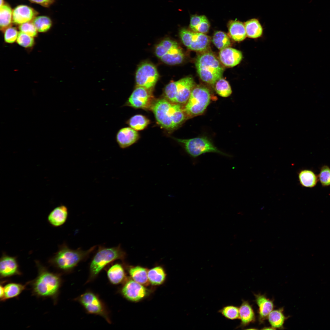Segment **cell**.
I'll list each match as a JSON object with an SVG mask.
<instances>
[{"label":"cell","mask_w":330,"mask_h":330,"mask_svg":"<svg viewBox=\"0 0 330 330\" xmlns=\"http://www.w3.org/2000/svg\"><path fill=\"white\" fill-rule=\"evenodd\" d=\"M3 2H4L3 0H0V7H1L3 5Z\"/></svg>","instance_id":"ee69618b"},{"label":"cell","mask_w":330,"mask_h":330,"mask_svg":"<svg viewBox=\"0 0 330 330\" xmlns=\"http://www.w3.org/2000/svg\"><path fill=\"white\" fill-rule=\"evenodd\" d=\"M139 134L137 131L130 127L120 129L116 135L117 142L119 147L123 149L133 145L139 140Z\"/></svg>","instance_id":"2e32d148"},{"label":"cell","mask_w":330,"mask_h":330,"mask_svg":"<svg viewBox=\"0 0 330 330\" xmlns=\"http://www.w3.org/2000/svg\"><path fill=\"white\" fill-rule=\"evenodd\" d=\"M159 77L156 67L148 62H144L138 67L135 74V81L137 86L152 90Z\"/></svg>","instance_id":"8fae6325"},{"label":"cell","mask_w":330,"mask_h":330,"mask_svg":"<svg viewBox=\"0 0 330 330\" xmlns=\"http://www.w3.org/2000/svg\"><path fill=\"white\" fill-rule=\"evenodd\" d=\"M174 139L182 145L186 153L193 159L207 153H214L231 157L229 155L219 149L206 137H196L188 139L175 138Z\"/></svg>","instance_id":"52a82bcc"},{"label":"cell","mask_w":330,"mask_h":330,"mask_svg":"<svg viewBox=\"0 0 330 330\" xmlns=\"http://www.w3.org/2000/svg\"><path fill=\"white\" fill-rule=\"evenodd\" d=\"M107 276L110 281L114 284H118L125 278V273L122 266L120 264L113 265L107 271Z\"/></svg>","instance_id":"83f0119b"},{"label":"cell","mask_w":330,"mask_h":330,"mask_svg":"<svg viewBox=\"0 0 330 330\" xmlns=\"http://www.w3.org/2000/svg\"><path fill=\"white\" fill-rule=\"evenodd\" d=\"M148 276L150 283L153 285H159L165 281L166 274L162 267L157 266L148 270Z\"/></svg>","instance_id":"f1b7e54d"},{"label":"cell","mask_w":330,"mask_h":330,"mask_svg":"<svg viewBox=\"0 0 330 330\" xmlns=\"http://www.w3.org/2000/svg\"><path fill=\"white\" fill-rule=\"evenodd\" d=\"M218 312L228 320H235L239 319V308L234 305L225 306L218 310Z\"/></svg>","instance_id":"e575fe53"},{"label":"cell","mask_w":330,"mask_h":330,"mask_svg":"<svg viewBox=\"0 0 330 330\" xmlns=\"http://www.w3.org/2000/svg\"><path fill=\"white\" fill-rule=\"evenodd\" d=\"M216 93L223 97H227L231 94L232 90L229 82L224 79L221 78L214 84Z\"/></svg>","instance_id":"836d02e7"},{"label":"cell","mask_w":330,"mask_h":330,"mask_svg":"<svg viewBox=\"0 0 330 330\" xmlns=\"http://www.w3.org/2000/svg\"><path fill=\"white\" fill-rule=\"evenodd\" d=\"M26 286L19 283H11L4 287V295L2 301L18 296L25 288Z\"/></svg>","instance_id":"f546056e"},{"label":"cell","mask_w":330,"mask_h":330,"mask_svg":"<svg viewBox=\"0 0 330 330\" xmlns=\"http://www.w3.org/2000/svg\"><path fill=\"white\" fill-rule=\"evenodd\" d=\"M155 53L162 61L169 65L182 63L184 57L183 52L178 43L169 38L163 40L156 45Z\"/></svg>","instance_id":"9c48e42d"},{"label":"cell","mask_w":330,"mask_h":330,"mask_svg":"<svg viewBox=\"0 0 330 330\" xmlns=\"http://www.w3.org/2000/svg\"><path fill=\"white\" fill-rule=\"evenodd\" d=\"M96 247L94 246L86 251L80 249L73 250L64 244L59 247L58 251L49 259L48 262L59 270L69 271L81 261L87 258Z\"/></svg>","instance_id":"3957f363"},{"label":"cell","mask_w":330,"mask_h":330,"mask_svg":"<svg viewBox=\"0 0 330 330\" xmlns=\"http://www.w3.org/2000/svg\"><path fill=\"white\" fill-rule=\"evenodd\" d=\"M19 29L21 32L32 37L37 34V30L33 23L27 22L20 24Z\"/></svg>","instance_id":"f35d334b"},{"label":"cell","mask_w":330,"mask_h":330,"mask_svg":"<svg viewBox=\"0 0 330 330\" xmlns=\"http://www.w3.org/2000/svg\"><path fill=\"white\" fill-rule=\"evenodd\" d=\"M17 42L20 45L28 48L33 45L34 40L33 37L20 31L18 33Z\"/></svg>","instance_id":"74e56055"},{"label":"cell","mask_w":330,"mask_h":330,"mask_svg":"<svg viewBox=\"0 0 330 330\" xmlns=\"http://www.w3.org/2000/svg\"><path fill=\"white\" fill-rule=\"evenodd\" d=\"M78 300L89 313L100 315L110 323L108 313L105 306L95 294L87 292L79 296Z\"/></svg>","instance_id":"7c38bea8"},{"label":"cell","mask_w":330,"mask_h":330,"mask_svg":"<svg viewBox=\"0 0 330 330\" xmlns=\"http://www.w3.org/2000/svg\"><path fill=\"white\" fill-rule=\"evenodd\" d=\"M283 311V308L273 310L268 316L269 323L275 329H284V324L288 317L285 316Z\"/></svg>","instance_id":"484cf974"},{"label":"cell","mask_w":330,"mask_h":330,"mask_svg":"<svg viewBox=\"0 0 330 330\" xmlns=\"http://www.w3.org/2000/svg\"><path fill=\"white\" fill-rule=\"evenodd\" d=\"M179 35L183 43L190 50L205 52L209 46L210 38L205 34L182 28L179 31Z\"/></svg>","instance_id":"30bf717a"},{"label":"cell","mask_w":330,"mask_h":330,"mask_svg":"<svg viewBox=\"0 0 330 330\" xmlns=\"http://www.w3.org/2000/svg\"><path fill=\"white\" fill-rule=\"evenodd\" d=\"M144 286L133 279L130 280L123 287L122 293L129 300L139 301L145 297L148 294L147 290Z\"/></svg>","instance_id":"5bb4252c"},{"label":"cell","mask_w":330,"mask_h":330,"mask_svg":"<svg viewBox=\"0 0 330 330\" xmlns=\"http://www.w3.org/2000/svg\"><path fill=\"white\" fill-rule=\"evenodd\" d=\"M210 27L209 22L204 15H192L190 18L189 28L192 31L203 34L208 32Z\"/></svg>","instance_id":"603a6c76"},{"label":"cell","mask_w":330,"mask_h":330,"mask_svg":"<svg viewBox=\"0 0 330 330\" xmlns=\"http://www.w3.org/2000/svg\"><path fill=\"white\" fill-rule=\"evenodd\" d=\"M37 13L32 8L25 5H20L13 11L12 19L16 24H21L33 19Z\"/></svg>","instance_id":"d6986e66"},{"label":"cell","mask_w":330,"mask_h":330,"mask_svg":"<svg viewBox=\"0 0 330 330\" xmlns=\"http://www.w3.org/2000/svg\"><path fill=\"white\" fill-rule=\"evenodd\" d=\"M181 105L164 98L155 100L150 109L161 127L167 130L172 131L188 119Z\"/></svg>","instance_id":"6da1fadb"},{"label":"cell","mask_w":330,"mask_h":330,"mask_svg":"<svg viewBox=\"0 0 330 330\" xmlns=\"http://www.w3.org/2000/svg\"><path fill=\"white\" fill-rule=\"evenodd\" d=\"M247 36L251 38L260 37L262 33V28L258 20L255 18L250 19L244 23Z\"/></svg>","instance_id":"4316f807"},{"label":"cell","mask_w":330,"mask_h":330,"mask_svg":"<svg viewBox=\"0 0 330 330\" xmlns=\"http://www.w3.org/2000/svg\"><path fill=\"white\" fill-rule=\"evenodd\" d=\"M229 35L234 41H243L247 37L244 24L237 20H231L228 24Z\"/></svg>","instance_id":"7402d4cb"},{"label":"cell","mask_w":330,"mask_h":330,"mask_svg":"<svg viewBox=\"0 0 330 330\" xmlns=\"http://www.w3.org/2000/svg\"><path fill=\"white\" fill-rule=\"evenodd\" d=\"M154 101L152 90L137 86L125 105L136 108L150 109Z\"/></svg>","instance_id":"4fadbf2b"},{"label":"cell","mask_w":330,"mask_h":330,"mask_svg":"<svg viewBox=\"0 0 330 330\" xmlns=\"http://www.w3.org/2000/svg\"><path fill=\"white\" fill-rule=\"evenodd\" d=\"M128 271L132 279L144 286L149 285L150 283L148 276V270L141 266L130 267Z\"/></svg>","instance_id":"cb8c5ba5"},{"label":"cell","mask_w":330,"mask_h":330,"mask_svg":"<svg viewBox=\"0 0 330 330\" xmlns=\"http://www.w3.org/2000/svg\"><path fill=\"white\" fill-rule=\"evenodd\" d=\"M129 126L137 130H141L146 128L150 123L149 120L145 116L137 114L133 116L126 122Z\"/></svg>","instance_id":"4dcf8cb0"},{"label":"cell","mask_w":330,"mask_h":330,"mask_svg":"<svg viewBox=\"0 0 330 330\" xmlns=\"http://www.w3.org/2000/svg\"><path fill=\"white\" fill-rule=\"evenodd\" d=\"M38 270L36 278L31 283L33 294L39 297H50L56 301L61 284L59 275L49 271L36 261Z\"/></svg>","instance_id":"7a4b0ae2"},{"label":"cell","mask_w":330,"mask_h":330,"mask_svg":"<svg viewBox=\"0 0 330 330\" xmlns=\"http://www.w3.org/2000/svg\"><path fill=\"white\" fill-rule=\"evenodd\" d=\"M33 2H35L43 5L47 6L50 3L52 0H30Z\"/></svg>","instance_id":"60d3db41"},{"label":"cell","mask_w":330,"mask_h":330,"mask_svg":"<svg viewBox=\"0 0 330 330\" xmlns=\"http://www.w3.org/2000/svg\"><path fill=\"white\" fill-rule=\"evenodd\" d=\"M262 329H266H266H272V330L275 329V328H273L272 327H264V328H263Z\"/></svg>","instance_id":"7bdbcfd3"},{"label":"cell","mask_w":330,"mask_h":330,"mask_svg":"<svg viewBox=\"0 0 330 330\" xmlns=\"http://www.w3.org/2000/svg\"><path fill=\"white\" fill-rule=\"evenodd\" d=\"M255 301L258 308V319L260 323L264 322L274 308L273 301L266 297L265 295L254 294Z\"/></svg>","instance_id":"ac0fdd59"},{"label":"cell","mask_w":330,"mask_h":330,"mask_svg":"<svg viewBox=\"0 0 330 330\" xmlns=\"http://www.w3.org/2000/svg\"><path fill=\"white\" fill-rule=\"evenodd\" d=\"M242 57L241 51L229 47L221 50L219 53L221 62L228 67H233L238 64L242 60Z\"/></svg>","instance_id":"e0dca14e"},{"label":"cell","mask_w":330,"mask_h":330,"mask_svg":"<svg viewBox=\"0 0 330 330\" xmlns=\"http://www.w3.org/2000/svg\"><path fill=\"white\" fill-rule=\"evenodd\" d=\"M18 35L17 31L15 28L10 27L7 28L4 34L5 40L7 43H13L17 39Z\"/></svg>","instance_id":"ab89813d"},{"label":"cell","mask_w":330,"mask_h":330,"mask_svg":"<svg viewBox=\"0 0 330 330\" xmlns=\"http://www.w3.org/2000/svg\"><path fill=\"white\" fill-rule=\"evenodd\" d=\"M0 274L1 278L21 274L16 257L3 253L0 260Z\"/></svg>","instance_id":"9a60e30c"},{"label":"cell","mask_w":330,"mask_h":330,"mask_svg":"<svg viewBox=\"0 0 330 330\" xmlns=\"http://www.w3.org/2000/svg\"><path fill=\"white\" fill-rule=\"evenodd\" d=\"M195 86L193 79L189 76L183 78L178 81L171 82L164 88V98L174 103L185 105Z\"/></svg>","instance_id":"8992f818"},{"label":"cell","mask_w":330,"mask_h":330,"mask_svg":"<svg viewBox=\"0 0 330 330\" xmlns=\"http://www.w3.org/2000/svg\"><path fill=\"white\" fill-rule=\"evenodd\" d=\"M33 23L37 31L40 32L47 31L51 25L50 19L45 16H38L35 18Z\"/></svg>","instance_id":"d590c367"},{"label":"cell","mask_w":330,"mask_h":330,"mask_svg":"<svg viewBox=\"0 0 330 330\" xmlns=\"http://www.w3.org/2000/svg\"><path fill=\"white\" fill-rule=\"evenodd\" d=\"M211 96L210 90L207 87L195 86L184 107L188 119L203 114L210 102Z\"/></svg>","instance_id":"ba28073f"},{"label":"cell","mask_w":330,"mask_h":330,"mask_svg":"<svg viewBox=\"0 0 330 330\" xmlns=\"http://www.w3.org/2000/svg\"><path fill=\"white\" fill-rule=\"evenodd\" d=\"M239 315L240 323L238 328H244L255 320V316L252 306L248 301L242 300L239 308Z\"/></svg>","instance_id":"ffe728a7"},{"label":"cell","mask_w":330,"mask_h":330,"mask_svg":"<svg viewBox=\"0 0 330 330\" xmlns=\"http://www.w3.org/2000/svg\"><path fill=\"white\" fill-rule=\"evenodd\" d=\"M126 255L120 246L112 248L99 247L90 263L88 281L94 279L108 264L116 260H123Z\"/></svg>","instance_id":"5b68a950"},{"label":"cell","mask_w":330,"mask_h":330,"mask_svg":"<svg viewBox=\"0 0 330 330\" xmlns=\"http://www.w3.org/2000/svg\"><path fill=\"white\" fill-rule=\"evenodd\" d=\"M318 180L322 186H330V167L327 165L322 166L318 175Z\"/></svg>","instance_id":"8d00e7d4"},{"label":"cell","mask_w":330,"mask_h":330,"mask_svg":"<svg viewBox=\"0 0 330 330\" xmlns=\"http://www.w3.org/2000/svg\"><path fill=\"white\" fill-rule=\"evenodd\" d=\"M212 42L215 46L220 50L229 47L231 45L228 35L225 33L220 31H217L214 34Z\"/></svg>","instance_id":"1f68e13d"},{"label":"cell","mask_w":330,"mask_h":330,"mask_svg":"<svg viewBox=\"0 0 330 330\" xmlns=\"http://www.w3.org/2000/svg\"><path fill=\"white\" fill-rule=\"evenodd\" d=\"M195 65L200 79L210 84H214L221 78L224 71L219 61L209 52H204L198 56Z\"/></svg>","instance_id":"277c9868"},{"label":"cell","mask_w":330,"mask_h":330,"mask_svg":"<svg viewBox=\"0 0 330 330\" xmlns=\"http://www.w3.org/2000/svg\"><path fill=\"white\" fill-rule=\"evenodd\" d=\"M13 12L8 5H3L0 7V28L3 30L7 28L11 24Z\"/></svg>","instance_id":"d6a6232c"},{"label":"cell","mask_w":330,"mask_h":330,"mask_svg":"<svg viewBox=\"0 0 330 330\" xmlns=\"http://www.w3.org/2000/svg\"><path fill=\"white\" fill-rule=\"evenodd\" d=\"M299 179L300 184L302 186L309 188L315 187L318 181V176L312 170L304 169L299 173Z\"/></svg>","instance_id":"d4e9b609"},{"label":"cell","mask_w":330,"mask_h":330,"mask_svg":"<svg viewBox=\"0 0 330 330\" xmlns=\"http://www.w3.org/2000/svg\"><path fill=\"white\" fill-rule=\"evenodd\" d=\"M4 295V287L1 284L0 286V298L1 301H2Z\"/></svg>","instance_id":"b9f144b4"},{"label":"cell","mask_w":330,"mask_h":330,"mask_svg":"<svg viewBox=\"0 0 330 330\" xmlns=\"http://www.w3.org/2000/svg\"><path fill=\"white\" fill-rule=\"evenodd\" d=\"M68 215L67 207L64 205H61L55 208L50 212L48 217V220L53 226L58 227L65 222Z\"/></svg>","instance_id":"44dd1931"}]
</instances>
